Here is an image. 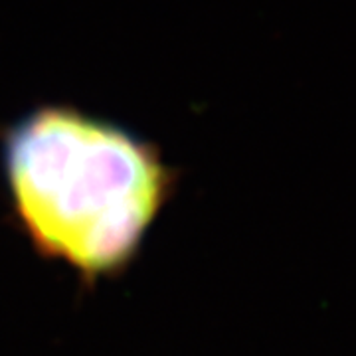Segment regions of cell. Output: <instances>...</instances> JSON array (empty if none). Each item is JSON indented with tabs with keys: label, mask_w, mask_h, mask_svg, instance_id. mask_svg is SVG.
<instances>
[{
	"label": "cell",
	"mask_w": 356,
	"mask_h": 356,
	"mask_svg": "<svg viewBox=\"0 0 356 356\" xmlns=\"http://www.w3.org/2000/svg\"><path fill=\"white\" fill-rule=\"evenodd\" d=\"M2 166L32 243L89 280L131 261L175 186L154 145L72 105H42L13 123Z\"/></svg>",
	"instance_id": "1"
}]
</instances>
